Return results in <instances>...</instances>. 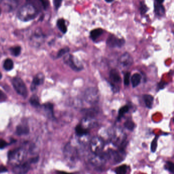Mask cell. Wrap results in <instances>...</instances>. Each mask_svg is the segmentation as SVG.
Returning a JSON list of instances; mask_svg holds the SVG:
<instances>
[{
	"label": "cell",
	"mask_w": 174,
	"mask_h": 174,
	"mask_svg": "<svg viewBox=\"0 0 174 174\" xmlns=\"http://www.w3.org/2000/svg\"><path fill=\"white\" fill-rule=\"evenodd\" d=\"M37 15V9L33 4H26L18 10L17 16L22 21L28 22L34 19Z\"/></svg>",
	"instance_id": "obj_1"
},
{
	"label": "cell",
	"mask_w": 174,
	"mask_h": 174,
	"mask_svg": "<svg viewBox=\"0 0 174 174\" xmlns=\"http://www.w3.org/2000/svg\"><path fill=\"white\" fill-rule=\"evenodd\" d=\"M110 142L119 150H125L128 144L127 136L122 130L117 128L112 134Z\"/></svg>",
	"instance_id": "obj_2"
},
{
	"label": "cell",
	"mask_w": 174,
	"mask_h": 174,
	"mask_svg": "<svg viewBox=\"0 0 174 174\" xmlns=\"http://www.w3.org/2000/svg\"><path fill=\"white\" fill-rule=\"evenodd\" d=\"M104 146V140L99 137H93L90 142V150L95 156L102 154Z\"/></svg>",
	"instance_id": "obj_3"
},
{
	"label": "cell",
	"mask_w": 174,
	"mask_h": 174,
	"mask_svg": "<svg viewBox=\"0 0 174 174\" xmlns=\"http://www.w3.org/2000/svg\"><path fill=\"white\" fill-rule=\"evenodd\" d=\"M99 93L95 87H90L86 88L83 94V98L86 102L90 104H95L99 100Z\"/></svg>",
	"instance_id": "obj_4"
},
{
	"label": "cell",
	"mask_w": 174,
	"mask_h": 174,
	"mask_svg": "<svg viewBox=\"0 0 174 174\" xmlns=\"http://www.w3.org/2000/svg\"><path fill=\"white\" fill-rule=\"evenodd\" d=\"M64 62L68 65L73 70L76 72H80L83 69V65L81 62L79 61L77 58L71 54H67L63 58Z\"/></svg>",
	"instance_id": "obj_5"
},
{
	"label": "cell",
	"mask_w": 174,
	"mask_h": 174,
	"mask_svg": "<svg viewBox=\"0 0 174 174\" xmlns=\"http://www.w3.org/2000/svg\"><path fill=\"white\" fill-rule=\"evenodd\" d=\"M13 86L18 94L26 98L28 95L27 88L23 80L20 78H14L12 81Z\"/></svg>",
	"instance_id": "obj_6"
},
{
	"label": "cell",
	"mask_w": 174,
	"mask_h": 174,
	"mask_svg": "<svg viewBox=\"0 0 174 174\" xmlns=\"http://www.w3.org/2000/svg\"><path fill=\"white\" fill-rule=\"evenodd\" d=\"M107 153L109 159H111L115 163H120L126 158L125 150L119 149L117 150H113L110 149L108 151Z\"/></svg>",
	"instance_id": "obj_7"
},
{
	"label": "cell",
	"mask_w": 174,
	"mask_h": 174,
	"mask_svg": "<svg viewBox=\"0 0 174 174\" xmlns=\"http://www.w3.org/2000/svg\"><path fill=\"white\" fill-rule=\"evenodd\" d=\"M25 155V151L22 148H18L8 152V159L10 162L20 163L24 159Z\"/></svg>",
	"instance_id": "obj_8"
},
{
	"label": "cell",
	"mask_w": 174,
	"mask_h": 174,
	"mask_svg": "<svg viewBox=\"0 0 174 174\" xmlns=\"http://www.w3.org/2000/svg\"><path fill=\"white\" fill-rule=\"evenodd\" d=\"M125 40L124 38L117 37L114 35H110L108 36L106 40V44L108 47L111 48H121L124 46Z\"/></svg>",
	"instance_id": "obj_9"
},
{
	"label": "cell",
	"mask_w": 174,
	"mask_h": 174,
	"mask_svg": "<svg viewBox=\"0 0 174 174\" xmlns=\"http://www.w3.org/2000/svg\"><path fill=\"white\" fill-rule=\"evenodd\" d=\"M65 153L67 158L72 162L76 161L79 158V154L77 150L70 144H68L65 146Z\"/></svg>",
	"instance_id": "obj_10"
},
{
	"label": "cell",
	"mask_w": 174,
	"mask_h": 174,
	"mask_svg": "<svg viewBox=\"0 0 174 174\" xmlns=\"http://www.w3.org/2000/svg\"><path fill=\"white\" fill-rule=\"evenodd\" d=\"M118 62L121 67L127 68L130 67L133 64V59L129 53H128V52H125L120 56V57L119 58Z\"/></svg>",
	"instance_id": "obj_11"
},
{
	"label": "cell",
	"mask_w": 174,
	"mask_h": 174,
	"mask_svg": "<svg viewBox=\"0 0 174 174\" xmlns=\"http://www.w3.org/2000/svg\"><path fill=\"white\" fill-rule=\"evenodd\" d=\"M31 163L30 160L29 162H26L21 164L15 165L13 168L12 172L15 174H26L30 170Z\"/></svg>",
	"instance_id": "obj_12"
},
{
	"label": "cell",
	"mask_w": 174,
	"mask_h": 174,
	"mask_svg": "<svg viewBox=\"0 0 174 174\" xmlns=\"http://www.w3.org/2000/svg\"><path fill=\"white\" fill-rule=\"evenodd\" d=\"M164 2V1L159 0H155L154 1V12L157 16H163L165 14V8L162 4Z\"/></svg>",
	"instance_id": "obj_13"
},
{
	"label": "cell",
	"mask_w": 174,
	"mask_h": 174,
	"mask_svg": "<svg viewBox=\"0 0 174 174\" xmlns=\"http://www.w3.org/2000/svg\"><path fill=\"white\" fill-rule=\"evenodd\" d=\"M44 81V76L42 74H38L33 79L31 85V90L33 91L36 89L37 86L43 84Z\"/></svg>",
	"instance_id": "obj_14"
},
{
	"label": "cell",
	"mask_w": 174,
	"mask_h": 174,
	"mask_svg": "<svg viewBox=\"0 0 174 174\" xmlns=\"http://www.w3.org/2000/svg\"><path fill=\"white\" fill-rule=\"evenodd\" d=\"M109 78L111 82L115 84H118L121 82L120 75L115 69H112L110 71Z\"/></svg>",
	"instance_id": "obj_15"
},
{
	"label": "cell",
	"mask_w": 174,
	"mask_h": 174,
	"mask_svg": "<svg viewBox=\"0 0 174 174\" xmlns=\"http://www.w3.org/2000/svg\"><path fill=\"white\" fill-rule=\"evenodd\" d=\"M75 132L76 135L79 137H85L89 134L88 130L83 127L80 124L76 127Z\"/></svg>",
	"instance_id": "obj_16"
},
{
	"label": "cell",
	"mask_w": 174,
	"mask_h": 174,
	"mask_svg": "<svg viewBox=\"0 0 174 174\" xmlns=\"http://www.w3.org/2000/svg\"><path fill=\"white\" fill-rule=\"evenodd\" d=\"M104 30L102 28H97L94 29L90 33V38L93 41H95L98 38L102 35Z\"/></svg>",
	"instance_id": "obj_17"
},
{
	"label": "cell",
	"mask_w": 174,
	"mask_h": 174,
	"mask_svg": "<svg viewBox=\"0 0 174 174\" xmlns=\"http://www.w3.org/2000/svg\"><path fill=\"white\" fill-rule=\"evenodd\" d=\"M142 79V76L138 73H135L132 76L131 81L133 88H135L139 85L141 82Z\"/></svg>",
	"instance_id": "obj_18"
},
{
	"label": "cell",
	"mask_w": 174,
	"mask_h": 174,
	"mask_svg": "<svg viewBox=\"0 0 174 174\" xmlns=\"http://www.w3.org/2000/svg\"><path fill=\"white\" fill-rule=\"evenodd\" d=\"M29 128L28 126L25 125H19L16 127V134L19 136L27 135L29 133Z\"/></svg>",
	"instance_id": "obj_19"
},
{
	"label": "cell",
	"mask_w": 174,
	"mask_h": 174,
	"mask_svg": "<svg viewBox=\"0 0 174 174\" xmlns=\"http://www.w3.org/2000/svg\"><path fill=\"white\" fill-rule=\"evenodd\" d=\"M143 99L146 107L149 109H151L153 104L154 97L150 95H145L143 96Z\"/></svg>",
	"instance_id": "obj_20"
},
{
	"label": "cell",
	"mask_w": 174,
	"mask_h": 174,
	"mask_svg": "<svg viewBox=\"0 0 174 174\" xmlns=\"http://www.w3.org/2000/svg\"><path fill=\"white\" fill-rule=\"evenodd\" d=\"M129 106H128V105H125V106L120 108L119 110L118 116L117 117V122H120L121 120V119H122L123 117H124L125 115L129 111Z\"/></svg>",
	"instance_id": "obj_21"
},
{
	"label": "cell",
	"mask_w": 174,
	"mask_h": 174,
	"mask_svg": "<svg viewBox=\"0 0 174 174\" xmlns=\"http://www.w3.org/2000/svg\"><path fill=\"white\" fill-rule=\"evenodd\" d=\"M43 107L45 111H46L47 114L49 117L54 118V111H53V105L50 103L44 104Z\"/></svg>",
	"instance_id": "obj_22"
},
{
	"label": "cell",
	"mask_w": 174,
	"mask_h": 174,
	"mask_svg": "<svg viewBox=\"0 0 174 174\" xmlns=\"http://www.w3.org/2000/svg\"><path fill=\"white\" fill-rule=\"evenodd\" d=\"M57 25L58 29H59L61 32L63 33V34H65L67 32L68 29H67V26L65 25V20L62 18L59 19L57 22Z\"/></svg>",
	"instance_id": "obj_23"
},
{
	"label": "cell",
	"mask_w": 174,
	"mask_h": 174,
	"mask_svg": "<svg viewBox=\"0 0 174 174\" xmlns=\"http://www.w3.org/2000/svg\"><path fill=\"white\" fill-rule=\"evenodd\" d=\"M3 67L6 70H11L13 68V62L11 59L8 58L4 61Z\"/></svg>",
	"instance_id": "obj_24"
},
{
	"label": "cell",
	"mask_w": 174,
	"mask_h": 174,
	"mask_svg": "<svg viewBox=\"0 0 174 174\" xmlns=\"http://www.w3.org/2000/svg\"><path fill=\"white\" fill-rule=\"evenodd\" d=\"M29 102L30 103L31 105L34 107H38L40 106V101L37 95H33L31 97Z\"/></svg>",
	"instance_id": "obj_25"
},
{
	"label": "cell",
	"mask_w": 174,
	"mask_h": 174,
	"mask_svg": "<svg viewBox=\"0 0 174 174\" xmlns=\"http://www.w3.org/2000/svg\"><path fill=\"white\" fill-rule=\"evenodd\" d=\"M127 170V165L124 164L117 167L115 170V172L116 174H126Z\"/></svg>",
	"instance_id": "obj_26"
},
{
	"label": "cell",
	"mask_w": 174,
	"mask_h": 174,
	"mask_svg": "<svg viewBox=\"0 0 174 174\" xmlns=\"http://www.w3.org/2000/svg\"><path fill=\"white\" fill-rule=\"evenodd\" d=\"M124 126L127 129L132 131L134 130L135 127V124L131 120H128L124 123Z\"/></svg>",
	"instance_id": "obj_27"
},
{
	"label": "cell",
	"mask_w": 174,
	"mask_h": 174,
	"mask_svg": "<svg viewBox=\"0 0 174 174\" xmlns=\"http://www.w3.org/2000/svg\"><path fill=\"white\" fill-rule=\"evenodd\" d=\"M159 138V136L156 135L153 139L151 144V151L152 152L155 153L156 151L157 148V141Z\"/></svg>",
	"instance_id": "obj_28"
},
{
	"label": "cell",
	"mask_w": 174,
	"mask_h": 174,
	"mask_svg": "<svg viewBox=\"0 0 174 174\" xmlns=\"http://www.w3.org/2000/svg\"><path fill=\"white\" fill-rule=\"evenodd\" d=\"M10 51L11 52V54L15 56H18L20 55L21 52V48L20 46H16V47H12L10 48Z\"/></svg>",
	"instance_id": "obj_29"
},
{
	"label": "cell",
	"mask_w": 174,
	"mask_h": 174,
	"mask_svg": "<svg viewBox=\"0 0 174 174\" xmlns=\"http://www.w3.org/2000/svg\"><path fill=\"white\" fill-rule=\"evenodd\" d=\"M164 169L166 170H168L172 174H174V164L172 162H166L165 164L164 165Z\"/></svg>",
	"instance_id": "obj_30"
},
{
	"label": "cell",
	"mask_w": 174,
	"mask_h": 174,
	"mask_svg": "<svg viewBox=\"0 0 174 174\" xmlns=\"http://www.w3.org/2000/svg\"><path fill=\"white\" fill-rule=\"evenodd\" d=\"M70 52V48L68 47H65L64 48H61V50L59 51V52H58L57 55V57L60 58L65 55V54L68 53V52Z\"/></svg>",
	"instance_id": "obj_31"
},
{
	"label": "cell",
	"mask_w": 174,
	"mask_h": 174,
	"mask_svg": "<svg viewBox=\"0 0 174 174\" xmlns=\"http://www.w3.org/2000/svg\"><path fill=\"white\" fill-rule=\"evenodd\" d=\"M139 9H140L141 15H145V13H147V12L148 11L149 8H148V7L147 5H145V3L144 2H140Z\"/></svg>",
	"instance_id": "obj_32"
},
{
	"label": "cell",
	"mask_w": 174,
	"mask_h": 174,
	"mask_svg": "<svg viewBox=\"0 0 174 174\" xmlns=\"http://www.w3.org/2000/svg\"><path fill=\"white\" fill-rule=\"evenodd\" d=\"M130 72H126L124 74V85L126 86H128L130 84Z\"/></svg>",
	"instance_id": "obj_33"
},
{
	"label": "cell",
	"mask_w": 174,
	"mask_h": 174,
	"mask_svg": "<svg viewBox=\"0 0 174 174\" xmlns=\"http://www.w3.org/2000/svg\"><path fill=\"white\" fill-rule=\"evenodd\" d=\"M62 2V1H61V0H55L54 1L53 3H54V6H55V8L56 10L59 9V8L61 6Z\"/></svg>",
	"instance_id": "obj_34"
},
{
	"label": "cell",
	"mask_w": 174,
	"mask_h": 174,
	"mask_svg": "<svg viewBox=\"0 0 174 174\" xmlns=\"http://www.w3.org/2000/svg\"><path fill=\"white\" fill-rule=\"evenodd\" d=\"M7 142H6L5 140L0 139V149H4V148H5L6 146H7Z\"/></svg>",
	"instance_id": "obj_35"
},
{
	"label": "cell",
	"mask_w": 174,
	"mask_h": 174,
	"mask_svg": "<svg viewBox=\"0 0 174 174\" xmlns=\"http://www.w3.org/2000/svg\"><path fill=\"white\" fill-rule=\"evenodd\" d=\"M110 86H111V90H112L113 93H117V92H119L120 88H119V87H117V86H115V85L113 84L110 83Z\"/></svg>",
	"instance_id": "obj_36"
},
{
	"label": "cell",
	"mask_w": 174,
	"mask_h": 174,
	"mask_svg": "<svg viewBox=\"0 0 174 174\" xmlns=\"http://www.w3.org/2000/svg\"><path fill=\"white\" fill-rule=\"evenodd\" d=\"M40 2L42 4V5L43 6V8L45 9H47L48 6V1H40Z\"/></svg>",
	"instance_id": "obj_37"
},
{
	"label": "cell",
	"mask_w": 174,
	"mask_h": 174,
	"mask_svg": "<svg viewBox=\"0 0 174 174\" xmlns=\"http://www.w3.org/2000/svg\"><path fill=\"white\" fill-rule=\"evenodd\" d=\"M7 98V96L2 90H0V100H5Z\"/></svg>",
	"instance_id": "obj_38"
},
{
	"label": "cell",
	"mask_w": 174,
	"mask_h": 174,
	"mask_svg": "<svg viewBox=\"0 0 174 174\" xmlns=\"http://www.w3.org/2000/svg\"><path fill=\"white\" fill-rule=\"evenodd\" d=\"M7 169L3 165H0V173H5L7 172Z\"/></svg>",
	"instance_id": "obj_39"
},
{
	"label": "cell",
	"mask_w": 174,
	"mask_h": 174,
	"mask_svg": "<svg viewBox=\"0 0 174 174\" xmlns=\"http://www.w3.org/2000/svg\"><path fill=\"white\" fill-rule=\"evenodd\" d=\"M58 174H72V173H68L63 172H62L59 173H58Z\"/></svg>",
	"instance_id": "obj_40"
},
{
	"label": "cell",
	"mask_w": 174,
	"mask_h": 174,
	"mask_svg": "<svg viewBox=\"0 0 174 174\" xmlns=\"http://www.w3.org/2000/svg\"><path fill=\"white\" fill-rule=\"evenodd\" d=\"M113 1H107V0H106V1H105V2H106V3H112V2H113Z\"/></svg>",
	"instance_id": "obj_41"
},
{
	"label": "cell",
	"mask_w": 174,
	"mask_h": 174,
	"mask_svg": "<svg viewBox=\"0 0 174 174\" xmlns=\"http://www.w3.org/2000/svg\"><path fill=\"white\" fill-rule=\"evenodd\" d=\"M2 74H1V72H0V79H1V78H2Z\"/></svg>",
	"instance_id": "obj_42"
},
{
	"label": "cell",
	"mask_w": 174,
	"mask_h": 174,
	"mask_svg": "<svg viewBox=\"0 0 174 174\" xmlns=\"http://www.w3.org/2000/svg\"><path fill=\"white\" fill-rule=\"evenodd\" d=\"M1 14V10H0V15Z\"/></svg>",
	"instance_id": "obj_43"
}]
</instances>
